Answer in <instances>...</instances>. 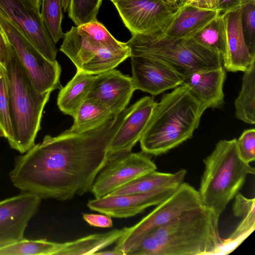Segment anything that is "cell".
<instances>
[{"label": "cell", "instance_id": "obj_1", "mask_svg": "<svg viewBox=\"0 0 255 255\" xmlns=\"http://www.w3.org/2000/svg\"><path fill=\"white\" fill-rule=\"evenodd\" d=\"M131 109L126 108L98 128L83 133L68 129L47 135L16 157L9 173L14 187L42 199L65 201L91 192L110 156L111 141Z\"/></svg>", "mask_w": 255, "mask_h": 255}, {"label": "cell", "instance_id": "obj_2", "mask_svg": "<svg viewBox=\"0 0 255 255\" xmlns=\"http://www.w3.org/2000/svg\"><path fill=\"white\" fill-rule=\"evenodd\" d=\"M218 219L204 206L186 212L145 237L130 255H213L222 243Z\"/></svg>", "mask_w": 255, "mask_h": 255}, {"label": "cell", "instance_id": "obj_3", "mask_svg": "<svg viewBox=\"0 0 255 255\" xmlns=\"http://www.w3.org/2000/svg\"><path fill=\"white\" fill-rule=\"evenodd\" d=\"M206 109L183 85L164 94L139 140L142 151L159 155L191 138Z\"/></svg>", "mask_w": 255, "mask_h": 255}, {"label": "cell", "instance_id": "obj_4", "mask_svg": "<svg viewBox=\"0 0 255 255\" xmlns=\"http://www.w3.org/2000/svg\"><path fill=\"white\" fill-rule=\"evenodd\" d=\"M237 139L219 141L204 160L205 169L198 191L202 204L219 219L229 203L244 184L254 167L240 156Z\"/></svg>", "mask_w": 255, "mask_h": 255}, {"label": "cell", "instance_id": "obj_5", "mask_svg": "<svg viewBox=\"0 0 255 255\" xmlns=\"http://www.w3.org/2000/svg\"><path fill=\"white\" fill-rule=\"evenodd\" d=\"M5 69L14 137L10 147L24 153L35 144L51 92L41 93L36 89L12 46Z\"/></svg>", "mask_w": 255, "mask_h": 255}, {"label": "cell", "instance_id": "obj_6", "mask_svg": "<svg viewBox=\"0 0 255 255\" xmlns=\"http://www.w3.org/2000/svg\"><path fill=\"white\" fill-rule=\"evenodd\" d=\"M126 43L131 56H146L161 60L183 77L194 71L223 66L222 58L191 37L168 36L159 30L132 35Z\"/></svg>", "mask_w": 255, "mask_h": 255}, {"label": "cell", "instance_id": "obj_7", "mask_svg": "<svg viewBox=\"0 0 255 255\" xmlns=\"http://www.w3.org/2000/svg\"><path fill=\"white\" fill-rule=\"evenodd\" d=\"M204 206L198 191L182 182L175 191L137 223L126 227L114 250L127 255L147 235L181 214Z\"/></svg>", "mask_w": 255, "mask_h": 255}, {"label": "cell", "instance_id": "obj_8", "mask_svg": "<svg viewBox=\"0 0 255 255\" xmlns=\"http://www.w3.org/2000/svg\"><path fill=\"white\" fill-rule=\"evenodd\" d=\"M0 25L36 89L41 93L59 88L61 68L44 57L0 10Z\"/></svg>", "mask_w": 255, "mask_h": 255}, {"label": "cell", "instance_id": "obj_9", "mask_svg": "<svg viewBox=\"0 0 255 255\" xmlns=\"http://www.w3.org/2000/svg\"><path fill=\"white\" fill-rule=\"evenodd\" d=\"M124 43L105 45L76 26L64 33L60 50L71 60L77 70L97 75L115 67L117 49Z\"/></svg>", "mask_w": 255, "mask_h": 255}, {"label": "cell", "instance_id": "obj_10", "mask_svg": "<svg viewBox=\"0 0 255 255\" xmlns=\"http://www.w3.org/2000/svg\"><path fill=\"white\" fill-rule=\"evenodd\" d=\"M156 169V165L149 155L143 151L112 155L97 175L91 192L95 198L107 196Z\"/></svg>", "mask_w": 255, "mask_h": 255}, {"label": "cell", "instance_id": "obj_11", "mask_svg": "<svg viewBox=\"0 0 255 255\" xmlns=\"http://www.w3.org/2000/svg\"><path fill=\"white\" fill-rule=\"evenodd\" d=\"M114 5L132 35L163 30L178 6L162 0H122Z\"/></svg>", "mask_w": 255, "mask_h": 255}, {"label": "cell", "instance_id": "obj_12", "mask_svg": "<svg viewBox=\"0 0 255 255\" xmlns=\"http://www.w3.org/2000/svg\"><path fill=\"white\" fill-rule=\"evenodd\" d=\"M0 10L46 59L54 61L57 49L40 12L24 0H0Z\"/></svg>", "mask_w": 255, "mask_h": 255}, {"label": "cell", "instance_id": "obj_13", "mask_svg": "<svg viewBox=\"0 0 255 255\" xmlns=\"http://www.w3.org/2000/svg\"><path fill=\"white\" fill-rule=\"evenodd\" d=\"M42 199L26 192L0 201V247L24 238Z\"/></svg>", "mask_w": 255, "mask_h": 255}, {"label": "cell", "instance_id": "obj_14", "mask_svg": "<svg viewBox=\"0 0 255 255\" xmlns=\"http://www.w3.org/2000/svg\"><path fill=\"white\" fill-rule=\"evenodd\" d=\"M179 186L162 187L143 193L109 194L89 200L87 206L92 210L111 218H128L142 212L150 206L158 205L171 195Z\"/></svg>", "mask_w": 255, "mask_h": 255}, {"label": "cell", "instance_id": "obj_15", "mask_svg": "<svg viewBox=\"0 0 255 255\" xmlns=\"http://www.w3.org/2000/svg\"><path fill=\"white\" fill-rule=\"evenodd\" d=\"M130 58L135 90L156 96L182 85L183 76L164 61L146 56Z\"/></svg>", "mask_w": 255, "mask_h": 255}, {"label": "cell", "instance_id": "obj_16", "mask_svg": "<svg viewBox=\"0 0 255 255\" xmlns=\"http://www.w3.org/2000/svg\"><path fill=\"white\" fill-rule=\"evenodd\" d=\"M135 90L131 77L114 68L95 76L87 98L117 115L127 108Z\"/></svg>", "mask_w": 255, "mask_h": 255}, {"label": "cell", "instance_id": "obj_17", "mask_svg": "<svg viewBox=\"0 0 255 255\" xmlns=\"http://www.w3.org/2000/svg\"><path fill=\"white\" fill-rule=\"evenodd\" d=\"M156 103L153 98L145 96L131 106L130 111L111 141V156L130 152L142 137Z\"/></svg>", "mask_w": 255, "mask_h": 255}, {"label": "cell", "instance_id": "obj_18", "mask_svg": "<svg viewBox=\"0 0 255 255\" xmlns=\"http://www.w3.org/2000/svg\"><path fill=\"white\" fill-rule=\"evenodd\" d=\"M225 78L223 66L207 68L184 76L182 85L206 109L219 108L224 103L223 85Z\"/></svg>", "mask_w": 255, "mask_h": 255}, {"label": "cell", "instance_id": "obj_19", "mask_svg": "<svg viewBox=\"0 0 255 255\" xmlns=\"http://www.w3.org/2000/svg\"><path fill=\"white\" fill-rule=\"evenodd\" d=\"M243 7L224 13L226 20L228 54L223 66L229 72H244L255 61L246 42L242 26Z\"/></svg>", "mask_w": 255, "mask_h": 255}, {"label": "cell", "instance_id": "obj_20", "mask_svg": "<svg viewBox=\"0 0 255 255\" xmlns=\"http://www.w3.org/2000/svg\"><path fill=\"white\" fill-rule=\"evenodd\" d=\"M220 13L217 9L199 8L182 0L171 20L161 31L170 37L188 38L203 28Z\"/></svg>", "mask_w": 255, "mask_h": 255}, {"label": "cell", "instance_id": "obj_21", "mask_svg": "<svg viewBox=\"0 0 255 255\" xmlns=\"http://www.w3.org/2000/svg\"><path fill=\"white\" fill-rule=\"evenodd\" d=\"M95 75L80 70L60 91L57 106L64 114L75 116L89 93Z\"/></svg>", "mask_w": 255, "mask_h": 255}, {"label": "cell", "instance_id": "obj_22", "mask_svg": "<svg viewBox=\"0 0 255 255\" xmlns=\"http://www.w3.org/2000/svg\"><path fill=\"white\" fill-rule=\"evenodd\" d=\"M186 173V170L183 169L174 173L153 171L139 176L110 194L143 193L162 187L179 186L183 182Z\"/></svg>", "mask_w": 255, "mask_h": 255}, {"label": "cell", "instance_id": "obj_23", "mask_svg": "<svg viewBox=\"0 0 255 255\" xmlns=\"http://www.w3.org/2000/svg\"><path fill=\"white\" fill-rule=\"evenodd\" d=\"M126 227L111 231L88 235L74 241L61 243L58 255H94L112 245L120 238Z\"/></svg>", "mask_w": 255, "mask_h": 255}, {"label": "cell", "instance_id": "obj_24", "mask_svg": "<svg viewBox=\"0 0 255 255\" xmlns=\"http://www.w3.org/2000/svg\"><path fill=\"white\" fill-rule=\"evenodd\" d=\"M190 37L218 54L223 62L226 59L228 54V41L224 14L220 13Z\"/></svg>", "mask_w": 255, "mask_h": 255}, {"label": "cell", "instance_id": "obj_25", "mask_svg": "<svg viewBox=\"0 0 255 255\" xmlns=\"http://www.w3.org/2000/svg\"><path fill=\"white\" fill-rule=\"evenodd\" d=\"M114 115L110 111L97 101L86 98L77 110L74 123L68 130L83 133L95 129Z\"/></svg>", "mask_w": 255, "mask_h": 255}, {"label": "cell", "instance_id": "obj_26", "mask_svg": "<svg viewBox=\"0 0 255 255\" xmlns=\"http://www.w3.org/2000/svg\"><path fill=\"white\" fill-rule=\"evenodd\" d=\"M244 73L242 88L234 104L235 117L253 125L255 123V61Z\"/></svg>", "mask_w": 255, "mask_h": 255}, {"label": "cell", "instance_id": "obj_27", "mask_svg": "<svg viewBox=\"0 0 255 255\" xmlns=\"http://www.w3.org/2000/svg\"><path fill=\"white\" fill-rule=\"evenodd\" d=\"M61 243L46 239L29 240L24 238L0 247V255H58Z\"/></svg>", "mask_w": 255, "mask_h": 255}, {"label": "cell", "instance_id": "obj_28", "mask_svg": "<svg viewBox=\"0 0 255 255\" xmlns=\"http://www.w3.org/2000/svg\"><path fill=\"white\" fill-rule=\"evenodd\" d=\"M235 230L227 239H223L214 255H228L236 249L255 230V209L243 215Z\"/></svg>", "mask_w": 255, "mask_h": 255}, {"label": "cell", "instance_id": "obj_29", "mask_svg": "<svg viewBox=\"0 0 255 255\" xmlns=\"http://www.w3.org/2000/svg\"><path fill=\"white\" fill-rule=\"evenodd\" d=\"M40 14L44 25L56 44L64 33L62 29V0H41Z\"/></svg>", "mask_w": 255, "mask_h": 255}, {"label": "cell", "instance_id": "obj_30", "mask_svg": "<svg viewBox=\"0 0 255 255\" xmlns=\"http://www.w3.org/2000/svg\"><path fill=\"white\" fill-rule=\"evenodd\" d=\"M103 0H70L68 16L76 26L97 21V15Z\"/></svg>", "mask_w": 255, "mask_h": 255}, {"label": "cell", "instance_id": "obj_31", "mask_svg": "<svg viewBox=\"0 0 255 255\" xmlns=\"http://www.w3.org/2000/svg\"><path fill=\"white\" fill-rule=\"evenodd\" d=\"M0 127L11 146L13 142V133L10 112L8 82L5 69L0 65Z\"/></svg>", "mask_w": 255, "mask_h": 255}, {"label": "cell", "instance_id": "obj_32", "mask_svg": "<svg viewBox=\"0 0 255 255\" xmlns=\"http://www.w3.org/2000/svg\"><path fill=\"white\" fill-rule=\"evenodd\" d=\"M242 26L249 49L252 54L255 55V2L243 6Z\"/></svg>", "mask_w": 255, "mask_h": 255}, {"label": "cell", "instance_id": "obj_33", "mask_svg": "<svg viewBox=\"0 0 255 255\" xmlns=\"http://www.w3.org/2000/svg\"><path fill=\"white\" fill-rule=\"evenodd\" d=\"M237 147L241 158L250 163L255 159V129L254 128L244 130L237 139Z\"/></svg>", "mask_w": 255, "mask_h": 255}, {"label": "cell", "instance_id": "obj_34", "mask_svg": "<svg viewBox=\"0 0 255 255\" xmlns=\"http://www.w3.org/2000/svg\"><path fill=\"white\" fill-rule=\"evenodd\" d=\"M233 211L235 216L241 218L252 210L255 209V199H249L240 193H238L234 197Z\"/></svg>", "mask_w": 255, "mask_h": 255}, {"label": "cell", "instance_id": "obj_35", "mask_svg": "<svg viewBox=\"0 0 255 255\" xmlns=\"http://www.w3.org/2000/svg\"><path fill=\"white\" fill-rule=\"evenodd\" d=\"M83 219L90 226L99 228H111L113 223L111 217L106 215L83 214Z\"/></svg>", "mask_w": 255, "mask_h": 255}, {"label": "cell", "instance_id": "obj_36", "mask_svg": "<svg viewBox=\"0 0 255 255\" xmlns=\"http://www.w3.org/2000/svg\"><path fill=\"white\" fill-rule=\"evenodd\" d=\"M255 2L253 0H218L217 9L220 13H226L242 7L247 3Z\"/></svg>", "mask_w": 255, "mask_h": 255}, {"label": "cell", "instance_id": "obj_37", "mask_svg": "<svg viewBox=\"0 0 255 255\" xmlns=\"http://www.w3.org/2000/svg\"><path fill=\"white\" fill-rule=\"evenodd\" d=\"M11 46L0 25V64L4 68L7 63Z\"/></svg>", "mask_w": 255, "mask_h": 255}, {"label": "cell", "instance_id": "obj_38", "mask_svg": "<svg viewBox=\"0 0 255 255\" xmlns=\"http://www.w3.org/2000/svg\"><path fill=\"white\" fill-rule=\"evenodd\" d=\"M218 0H184L185 3L195 6L209 9H217Z\"/></svg>", "mask_w": 255, "mask_h": 255}, {"label": "cell", "instance_id": "obj_39", "mask_svg": "<svg viewBox=\"0 0 255 255\" xmlns=\"http://www.w3.org/2000/svg\"><path fill=\"white\" fill-rule=\"evenodd\" d=\"M32 8L38 11H40L41 0H24Z\"/></svg>", "mask_w": 255, "mask_h": 255}, {"label": "cell", "instance_id": "obj_40", "mask_svg": "<svg viewBox=\"0 0 255 255\" xmlns=\"http://www.w3.org/2000/svg\"><path fill=\"white\" fill-rule=\"evenodd\" d=\"M94 255H122L118 251L113 249L111 251H104L101 252H97Z\"/></svg>", "mask_w": 255, "mask_h": 255}, {"label": "cell", "instance_id": "obj_41", "mask_svg": "<svg viewBox=\"0 0 255 255\" xmlns=\"http://www.w3.org/2000/svg\"><path fill=\"white\" fill-rule=\"evenodd\" d=\"M70 0H62V8L64 12L68 11Z\"/></svg>", "mask_w": 255, "mask_h": 255}, {"label": "cell", "instance_id": "obj_42", "mask_svg": "<svg viewBox=\"0 0 255 255\" xmlns=\"http://www.w3.org/2000/svg\"><path fill=\"white\" fill-rule=\"evenodd\" d=\"M163 0L169 4H171V5H172L174 6H177L178 3L182 0Z\"/></svg>", "mask_w": 255, "mask_h": 255}, {"label": "cell", "instance_id": "obj_43", "mask_svg": "<svg viewBox=\"0 0 255 255\" xmlns=\"http://www.w3.org/2000/svg\"><path fill=\"white\" fill-rule=\"evenodd\" d=\"M4 137V133L1 128L0 127V137Z\"/></svg>", "mask_w": 255, "mask_h": 255}, {"label": "cell", "instance_id": "obj_44", "mask_svg": "<svg viewBox=\"0 0 255 255\" xmlns=\"http://www.w3.org/2000/svg\"><path fill=\"white\" fill-rule=\"evenodd\" d=\"M114 4L115 3H116L117 2L119 1H120V0H110ZM164 1V0H163Z\"/></svg>", "mask_w": 255, "mask_h": 255}, {"label": "cell", "instance_id": "obj_45", "mask_svg": "<svg viewBox=\"0 0 255 255\" xmlns=\"http://www.w3.org/2000/svg\"></svg>", "mask_w": 255, "mask_h": 255}, {"label": "cell", "instance_id": "obj_46", "mask_svg": "<svg viewBox=\"0 0 255 255\" xmlns=\"http://www.w3.org/2000/svg\"></svg>", "mask_w": 255, "mask_h": 255}]
</instances>
